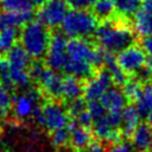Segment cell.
<instances>
[{
    "label": "cell",
    "mask_w": 152,
    "mask_h": 152,
    "mask_svg": "<svg viewBox=\"0 0 152 152\" xmlns=\"http://www.w3.org/2000/svg\"><path fill=\"white\" fill-rule=\"evenodd\" d=\"M95 38L99 46L109 52H120L127 46L134 44V33L124 23H115L110 19L102 20L95 31Z\"/></svg>",
    "instance_id": "6da1fadb"
},
{
    "label": "cell",
    "mask_w": 152,
    "mask_h": 152,
    "mask_svg": "<svg viewBox=\"0 0 152 152\" xmlns=\"http://www.w3.org/2000/svg\"><path fill=\"white\" fill-rule=\"evenodd\" d=\"M50 30L38 20H31L23 26L19 32L20 45L34 59H39L46 55L50 39Z\"/></svg>",
    "instance_id": "7a4b0ae2"
},
{
    "label": "cell",
    "mask_w": 152,
    "mask_h": 152,
    "mask_svg": "<svg viewBox=\"0 0 152 152\" xmlns=\"http://www.w3.org/2000/svg\"><path fill=\"white\" fill-rule=\"evenodd\" d=\"M99 26L97 17L88 10H70L62 24V32L65 37L87 38L95 34Z\"/></svg>",
    "instance_id": "3957f363"
},
{
    "label": "cell",
    "mask_w": 152,
    "mask_h": 152,
    "mask_svg": "<svg viewBox=\"0 0 152 152\" xmlns=\"http://www.w3.org/2000/svg\"><path fill=\"white\" fill-rule=\"evenodd\" d=\"M34 120L40 128L50 133L66 127L70 122L66 108L55 101L44 103L34 115Z\"/></svg>",
    "instance_id": "277c9868"
},
{
    "label": "cell",
    "mask_w": 152,
    "mask_h": 152,
    "mask_svg": "<svg viewBox=\"0 0 152 152\" xmlns=\"http://www.w3.org/2000/svg\"><path fill=\"white\" fill-rule=\"evenodd\" d=\"M42 99V90L37 87H30L25 93H21L12 97L13 114L19 120H27L38 113L42 106H39Z\"/></svg>",
    "instance_id": "5b68a950"
},
{
    "label": "cell",
    "mask_w": 152,
    "mask_h": 152,
    "mask_svg": "<svg viewBox=\"0 0 152 152\" xmlns=\"http://www.w3.org/2000/svg\"><path fill=\"white\" fill-rule=\"evenodd\" d=\"M147 56L140 45L132 44L116 55V63L127 75L138 74L146 65Z\"/></svg>",
    "instance_id": "8992f818"
},
{
    "label": "cell",
    "mask_w": 152,
    "mask_h": 152,
    "mask_svg": "<svg viewBox=\"0 0 152 152\" xmlns=\"http://www.w3.org/2000/svg\"><path fill=\"white\" fill-rule=\"evenodd\" d=\"M66 38L63 33L55 32L51 36L50 44L45 55V65L55 71L63 70L66 61H68V55H66Z\"/></svg>",
    "instance_id": "52a82bcc"
},
{
    "label": "cell",
    "mask_w": 152,
    "mask_h": 152,
    "mask_svg": "<svg viewBox=\"0 0 152 152\" xmlns=\"http://www.w3.org/2000/svg\"><path fill=\"white\" fill-rule=\"evenodd\" d=\"M69 5L65 0H49L37 12V20L46 27L62 26L68 12Z\"/></svg>",
    "instance_id": "ba28073f"
},
{
    "label": "cell",
    "mask_w": 152,
    "mask_h": 152,
    "mask_svg": "<svg viewBox=\"0 0 152 152\" xmlns=\"http://www.w3.org/2000/svg\"><path fill=\"white\" fill-rule=\"evenodd\" d=\"M113 80L108 70L101 69L83 86V97L88 102L99 101L102 95L112 87Z\"/></svg>",
    "instance_id": "9c48e42d"
},
{
    "label": "cell",
    "mask_w": 152,
    "mask_h": 152,
    "mask_svg": "<svg viewBox=\"0 0 152 152\" xmlns=\"http://www.w3.org/2000/svg\"><path fill=\"white\" fill-rule=\"evenodd\" d=\"M38 83L39 88L50 97L57 99L62 96V83L63 77L55 70L48 68L46 65L43 68L40 75L34 81Z\"/></svg>",
    "instance_id": "30bf717a"
},
{
    "label": "cell",
    "mask_w": 152,
    "mask_h": 152,
    "mask_svg": "<svg viewBox=\"0 0 152 152\" xmlns=\"http://www.w3.org/2000/svg\"><path fill=\"white\" fill-rule=\"evenodd\" d=\"M133 28L141 38L152 36V0H141L139 10L133 15Z\"/></svg>",
    "instance_id": "8fae6325"
},
{
    "label": "cell",
    "mask_w": 152,
    "mask_h": 152,
    "mask_svg": "<svg viewBox=\"0 0 152 152\" xmlns=\"http://www.w3.org/2000/svg\"><path fill=\"white\" fill-rule=\"evenodd\" d=\"M127 97L120 87H110L99 100L103 106L106 112L109 113H121L127 103Z\"/></svg>",
    "instance_id": "7c38bea8"
},
{
    "label": "cell",
    "mask_w": 152,
    "mask_h": 152,
    "mask_svg": "<svg viewBox=\"0 0 152 152\" xmlns=\"http://www.w3.org/2000/svg\"><path fill=\"white\" fill-rule=\"evenodd\" d=\"M131 145L137 152H148L152 150V127L140 124L131 135Z\"/></svg>",
    "instance_id": "4fadbf2b"
},
{
    "label": "cell",
    "mask_w": 152,
    "mask_h": 152,
    "mask_svg": "<svg viewBox=\"0 0 152 152\" xmlns=\"http://www.w3.org/2000/svg\"><path fill=\"white\" fill-rule=\"evenodd\" d=\"M6 62L10 69L28 70L32 64V57L21 45H15L6 53Z\"/></svg>",
    "instance_id": "5bb4252c"
},
{
    "label": "cell",
    "mask_w": 152,
    "mask_h": 152,
    "mask_svg": "<svg viewBox=\"0 0 152 152\" xmlns=\"http://www.w3.org/2000/svg\"><path fill=\"white\" fill-rule=\"evenodd\" d=\"M33 11L30 12H7L2 11L0 13V30L2 28H17L24 26L28 21L33 20Z\"/></svg>",
    "instance_id": "9a60e30c"
},
{
    "label": "cell",
    "mask_w": 152,
    "mask_h": 152,
    "mask_svg": "<svg viewBox=\"0 0 152 152\" xmlns=\"http://www.w3.org/2000/svg\"><path fill=\"white\" fill-rule=\"evenodd\" d=\"M141 115L135 106H126L121 112V134L131 137L134 129L140 125Z\"/></svg>",
    "instance_id": "2e32d148"
},
{
    "label": "cell",
    "mask_w": 152,
    "mask_h": 152,
    "mask_svg": "<svg viewBox=\"0 0 152 152\" xmlns=\"http://www.w3.org/2000/svg\"><path fill=\"white\" fill-rule=\"evenodd\" d=\"M70 129V144L76 150L87 148V146L93 141L91 133L88 128L78 126L74 120H71L68 125Z\"/></svg>",
    "instance_id": "e0dca14e"
},
{
    "label": "cell",
    "mask_w": 152,
    "mask_h": 152,
    "mask_svg": "<svg viewBox=\"0 0 152 152\" xmlns=\"http://www.w3.org/2000/svg\"><path fill=\"white\" fill-rule=\"evenodd\" d=\"M83 94V84L81 81L74 76L66 75L63 77V83H62V96L68 100L72 101L75 99L81 97Z\"/></svg>",
    "instance_id": "ac0fdd59"
},
{
    "label": "cell",
    "mask_w": 152,
    "mask_h": 152,
    "mask_svg": "<svg viewBox=\"0 0 152 152\" xmlns=\"http://www.w3.org/2000/svg\"><path fill=\"white\" fill-rule=\"evenodd\" d=\"M135 107L142 118H146L152 112V82L142 84L140 95L135 101Z\"/></svg>",
    "instance_id": "d6986e66"
},
{
    "label": "cell",
    "mask_w": 152,
    "mask_h": 152,
    "mask_svg": "<svg viewBox=\"0 0 152 152\" xmlns=\"http://www.w3.org/2000/svg\"><path fill=\"white\" fill-rule=\"evenodd\" d=\"M8 77L10 81L13 86V88H19V89H28L31 83H32V78L30 76L28 70H24V69H10L8 68Z\"/></svg>",
    "instance_id": "ffe728a7"
},
{
    "label": "cell",
    "mask_w": 152,
    "mask_h": 152,
    "mask_svg": "<svg viewBox=\"0 0 152 152\" xmlns=\"http://www.w3.org/2000/svg\"><path fill=\"white\" fill-rule=\"evenodd\" d=\"M19 37L17 28H2L0 30V53H7L17 44Z\"/></svg>",
    "instance_id": "44dd1931"
},
{
    "label": "cell",
    "mask_w": 152,
    "mask_h": 152,
    "mask_svg": "<svg viewBox=\"0 0 152 152\" xmlns=\"http://www.w3.org/2000/svg\"><path fill=\"white\" fill-rule=\"evenodd\" d=\"M91 8L99 20H107L114 14L115 5L113 0H96Z\"/></svg>",
    "instance_id": "7402d4cb"
},
{
    "label": "cell",
    "mask_w": 152,
    "mask_h": 152,
    "mask_svg": "<svg viewBox=\"0 0 152 152\" xmlns=\"http://www.w3.org/2000/svg\"><path fill=\"white\" fill-rule=\"evenodd\" d=\"M115 11L122 17L134 15L141 5V0H113Z\"/></svg>",
    "instance_id": "603a6c76"
},
{
    "label": "cell",
    "mask_w": 152,
    "mask_h": 152,
    "mask_svg": "<svg viewBox=\"0 0 152 152\" xmlns=\"http://www.w3.org/2000/svg\"><path fill=\"white\" fill-rule=\"evenodd\" d=\"M0 7L7 12H30L33 6L30 0H0Z\"/></svg>",
    "instance_id": "cb8c5ba5"
},
{
    "label": "cell",
    "mask_w": 152,
    "mask_h": 152,
    "mask_svg": "<svg viewBox=\"0 0 152 152\" xmlns=\"http://www.w3.org/2000/svg\"><path fill=\"white\" fill-rule=\"evenodd\" d=\"M141 88H142V83L140 81H138L137 78H131L127 81V83L122 87V91L124 94L126 95V97L133 102L137 101V99L139 97L140 95V91H141Z\"/></svg>",
    "instance_id": "d4e9b609"
},
{
    "label": "cell",
    "mask_w": 152,
    "mask_h": 152,
    "mask_svg": "<svg viewBox=\"0 0 152 152\" xmlns=\"http://www.w3.org/2000/svg\"><path fill=\"white\" fill-rule=\"evenodd\" d=\"M50 140H51V144L55 147L66 146L70 142V129L68 127H64V128L51 132Z\"/></svg>",
    "instance_id": "484cf974"
},
{
    "label": "cell",
    "mask_w": 152,
    "mask_h": 152,
    "mask_svg": "<svg viewBox=\"0 0 152 152\" xmlns=\"http://www.w3.org/2000/svg\"><path fill=\"white\" fill-rule=\"evenodd\" d=\"M12 106L11 91L0 84V118H5Z\"/></svg>",
    "instance_id": "4316f807"
},
{
    "label": "cell",
    "mask_w": 152,
    "mask_h": 152,
    "mask_svg": "<svg viewBox=\"0 0 152 152\" xmlns=\"http://www.w3.org/2000/svg\"><path fill=\"white\" fill-rule=\"evenodd\" d=\"M86 109H87V101L84 99L78 97V99H75V100L68 102L66 110H68L69 115L72 118H76L78 114H81Z\"/></svg>",
    "instance_id": "83f0119b"
},
{
    "label": "cell",
    "mask_w": 152,
    "mask_h": 152,
    "mask_svg": "<svg viewBox=\"0 0 152 152\" xmlns=\"http://www.w3.org/2000/svg\"><path fill=\"white\" fill-rule=\"evenodd\" d=\"M87 109H88V112L90 113V115H91V118L94 119V121L97 120V119H100L101 116H103V115L107 113L106 109L103 108V106L100 103V101L88 102V103H87Z\"/></svg>",
    "instance_id": "f1b7e54d"
},
{
    "label": "cell",
    "mask_w": 152,
    "mask_h": 152,
    "mask_svg": "<svg viewBox=\"0 0 152 152\" xmlns=\"http://www.w3.org/2000/svg\"><path fill=\"white\" fill-rule=\"evenodd\" d=\"M72 120H74L78 126L86 127V128L93 126V122H94V119L91 118V115H90V113L88 112V109H86L84 112H82L81 114H78V115H77L76 118H74Z\"/></svg>",
    "instance_id": "f546056e"
},
{
    "label": "cell",
    "mask_w": 152,
    "mask_h": 152,
    "mask_svg": "<svg viewBox=\"0 0 152 152\" xmlns=\"http://www.w3.org/2000/svg\"><path fill=\"white\" fill-rule=\"evenodd\" d=\"M72 10H88L94 6L96 0H65Z\"/></svg>",
    "instance_id": "4dcf8cb0"
},
{
    "label": "cell",
    "mask_w": 152,
    "mask_h": 152,
    "mask_svg": "<svg viewBox=\"0 0 152 152\" xmlns=\"http://www.w3.org/2000/svg\"><path fill=\"white\" fill-rule=\"evenodd\" d=\"M106 152H134V150L128 142H118L112 145L108 150H106Z\"/></svg>",
    "instance_id": "1f68e13d"
},
{
    "label": "cell",
    "mask_w": 152,
    "mask_h": 152,
    "mask_svg": "<svg viewBox=\"0 0 152 152\" xmlns=\"http://www.w3.org/2000/svg\"><path fill=\"white\" fill-rule=\"evenodd\" d=\"M140 48L144 50L147 57H152V36L142 37L140 40Z\"/></svg>",
    "instance_id": "d6a6232c"
},
{
    "label": "cell",
    "mask_w": 152,
    "mask_h": 152,
    "mask_svg": "<svg viewBox=\"0 0 152 152\" xmlns=\"http://www.w3.org/2000/svg\"><path fill=\"white\" fill-rule=\"evenodd\" d=\"M86 152H106V151H104V147H103L102 142L96 141V140H93V141L87 146Z\"/></svg>",
    "instance_id": "836d02e7"
},
{
    "label": "cell",
    "mask_w": 152,
    "mask_h": 152,
    "mask_svg": "<svg viewBox=\"0 0 152 152\" xmlns=\"http://www.w3.org/2000/svg\"><path fill=\"white\" fill-rule=\"evenodd\" d=\"M48 1H49V0H30L31 5H32L33 7H38V8H40L42 6H44Z\"/></svg>",
    "instance_id": "e575fe53"
},
{
    "label": "cell",
    "mask_w": 152,
    "mask_h": 152,
    "mask_svg": "<svg viewBox=\"0 0 152 152\" xmlns=\"http://www.w3.org/2000/svg\"><path fill=\"white\" fill-rule=\"evenodd\" d=\"M7 68H8V65H7L6 59H1V58H0V80H1L2 74L7 70Z\"/></svg>",
    "instance_id": "d590c367"
},
{
    "label": "cell",
    "mask_w": 152,
    "mask_h": 152,
    "mask_svg": "<svg viewBox=\"0 0 152 152\" xmlns=\"http://www.w3.org/2000/svg\"><path fill=\"white\" fill-rule=\"evenodd\" d=\"M0 152H7V148H6V144L5 141L0 138Z\"/></svg>",
    "instance_id": "8d00e7d4"
},
{
    "label": "cell",
    "mask_w": 152,
    "mask_h": 152,
    "mask_svg": "<svg viewBox=\"0 0 152 152\" xmlns=\"http://www.w3.org/2000/svg\"><path fill=\"white\" fill-rule=\"evenodd\" d=\"M146 120H147V124H148V125L152 127V112H151V113H150V114L146 116Z\"/></svg>",
    "instance_id": "74e56055"
},
{
    "label": "cell",
    "mask_w": 152,
    "mask_h": 152,
    "mask_svg": "<svg viewBox=\"0 0 152 152\" xmlns=\"http://www.w3.org/2000/svg\"><path fill=\"white\" fill-rule=\"evenodd\" d=\"M71 152H81L80 150H75V151H71Z\"/></svg>",
    "instance_id": "f35d334b"
}]
</instances>
